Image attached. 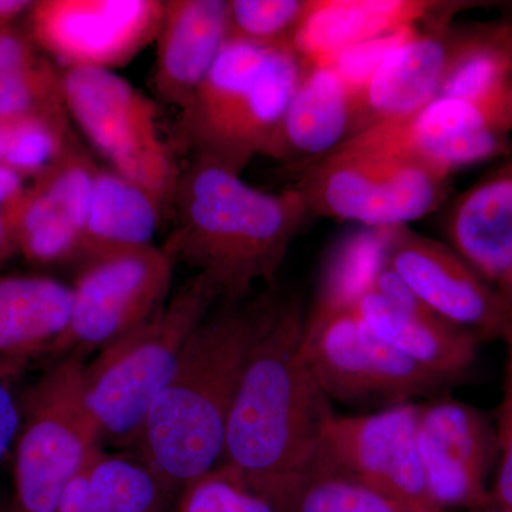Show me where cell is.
Returning <instances> with one entry per match:
<instances>
[{
    "mask_svg": "<svg viewBox=\"0 0 512 512\" xmlns=\"http://www.w3.org/2000/svg\"><path fill=\"white\" fill-rule=\"evenodd\" d=\"M303 325L301 298L275 292L232 402L220 461L274 507L315 463L335 417L302 355Z\"/></svg>",
    "mask_w": 512,
    "mask_h": 512,
    "instance_id": "6da1fadb",
    "label": "cell"
},
{
    "mask_svg": "<svg viewBox=\"0 0 512 512\" xmlns=\"http://www.w3.org/2000/svg\"><path fill=\"white\" fill-rule=\"evenodd\" d=\"M275 292L214 306L147 414L134 444L174 495L221 461L232 402Z\"/></svg>",
    "mask_w": 512,
    "mask_h": 512,
    "instance_id": "7a4b0ae2",
    "label": "cell"
},
{
    "mask_svg": "<svg viewBox=\"0 0 512 512\" xmlns=\"http://www.w3.org/2000/svg\"><path fill=\"white\" fill-rule=\"evenodd\" d=\"M175 227L164 247L197 269L220 301L249 298L258 282L274 286L293 239L311 217L295 187L265 192L212 158L195 156L173 195Z\"/></svg>",
    "mask_w": 512,
    "mask_h": 512,
    "instance_id": "3957f363",
    "label": "cell"
},
{
    "mask_svg": "<svg viewBox=\"0 0 512 512\" xmlns=\"http://www.w3.org/2000/svg\"><path fill=\"white\" fill-rule=\"evenodd\" d=\"M303 72L292 45L229 39L181 110L184 143L194 157L241 175L256 156H268Z\"/></svg>",
    "mask_w": 512,
    "mask_h": 512,
    "instance_id": "277c9868",
    "label": "cell"
},
{
    "mask_svg": "<svg viewBox=\"0 0 512 512\" xmlns=\"http://www.w3.org/2000/svg\"><path fill=\"white\" fill-rule=\"evenodd\" d=\"M220 299L215 286L195 274L160 311L86 363L87 400L101 440L136 443L192 333Z\"/></svg>",
    "mask_w": 512,
    "mask_h": 512,
    "instance_id": "5b68a950",
    "label": "cell"
},
{
    "mask_svg": "<svg viewBox=\"0 0 512 512\" xmlns=\"http://www.w3.org/2000/svg\"><path fill=\"white\" fill-rule=\"evenodd\" d=\"M450 177L403 151L350 137L303 168L293 187L313 217L392 228L436 211L446 198Z\"/></svg>",
    "mask_w": 512,
    "mask_h": 512,
    "instance_id": "8992f818",
    "label": "cell"
},
{
    "mask_svg": "<svg viewBox=\"0 0 512 512\" xmlns=\"http://www.w3.org/2000/svg\"><path fill=\"white\" fill-rule=\"evenodd\" d=\"M83 357L57 359L20 400L13 447V512H56L67 485L101 446Z\"/></svg>",
    "mask_w": 512,
    "mask_h": 512,
    "instance_id": "52a82bcc",
    "label": "cell"
},
{
    "mask_svg": "<svg viewBox=\"0 0 512 512\" xmlns=\"http://www.w3.org/2000/svg\"><path fill=\"white\" fill-rule=\"evenodd\" d=\"M67 113L116 171L157 195L173 200L180 170L161 137L157 107L111 70H62Z\"/></svg>",
    "mask_w": 512,
    "mask_h": 512,
    "instance_id": "ba28073f",
    "label": "cell"
},
{
    "mask_svg": "<svg viewBox=\"0 0 512 512\" xmlns=\"http://www.w3.org/2000/svg\"><path fill=\"white\" fill-rule=\"evenodd\" d=\"M175 259L164 245L97 256L74 279L72 319L56 360L83 357L136 329L168 301Z\"/></svg>",
    "mask_w": 512,
    "mask_h": 512,
    "instance_id": "9c48e42d",
    "label": "cell"
},
{
    "mask_svg": "<svg viewBox=\"0 0 512 512\" xmlns=\"http://www.w3.org/2000/svg\"><path fill=\"white\" fill-rule=\"evenodd\" d=\"M302 355L326 396L338 402L396 406L451 384L382 342L353 309L303 329Z\"/></svg>",
    "mask_w": 512,
    "mask_h": 512,
    "instance_id": "30bf717a",
    "label": "cell"
},
{
    "mask_svg": "<svg viewBox=\"0 0 512 512\" xmlns=\"http://www.w3.org/2000/svg\"><path fill=\"white\" fill-rule=\"evenodd\" d=\"M161 0H40L29 32L62 70L126 66L157 39Z\"/></svg>",
    "mask_w": 512,
    "mask_h": 512,
    "instance_id": "8fae6325",
    "label": "cell"
},
{
    "mask_svg": "<svg viewBox=\"0 0 512 512\" xmlns=\"http://www.w3.org/2000/svg\"><path fill=\"white\" fill-rule=\"evenodd\" d=\"M386 264L441 319L512 346L511 303L453 248L409 225L387 228Z\"/></svg>",
    "mask_w": 512,
    "mask_h": 512,
    "instance_id": "7c38bea8",
    "label": "cell"
},
{
    "mask_svg": "<svg viewBox=\"0 0 512 512\" xmlns=\"http://www.w3.org/2000/svg\"><path fill=\"white\" fill-rule=\"evenodd\" d=\"M417 417L419 406L412 402L365 416H335L315 461L357 478L416 512H437L421 468Z\"/></svg>",
    "mask_w": 512,
    "mask_h": 512,
    "instance_id": "4fadbf2b",
    "label": "cell"
},
{
    "mask_svg": "<svg viewBox=\"0 0 512 512\" xmlns=\"http://www.w3.org/2000/svg\"><path fill=\"white\" fill-rule=\"evenodd\" d=\"M512 101L477 103L436 97L404 119L355 134L357 140L403 151L448 175L511 154Z\"/></svg>",
    "mask_w": 512,
    "mask_h": 512,
    "instance_id": "5bb4252c",
    "label": "cell"
},
{
    "mask_svg": "<svg viewBox=\"0 0 512 512\" xmlns=\"http://www.w3.org/2000/svg\"><path fill=\"white\" fill-rule=\"evenodd\" d=\"M417 448L437 512L491 504L487 480L497 439L480 410L450 397L419 406Z\"/></svg>",
    "mask_w": 512,
    "mask_h": 512,
    "instance_id": "9a60e30c",
    "label": "cell"
},
{
    "mask_svg": "<svg viewBox=\"0 0 512 512\" xmlns=\"http://www.w3.org/2000/svg\"><path fill=\"white\" fill-rule=\"evenodd\" d=\"M353 311L390 348L451 383L477 362L481 340L431 312L387 264Z\"/></svg>",
    "mask_w": 512,
    "mask_h": 512,
    "instance_id": "2e32d148",
    "label": "cell"
},
{
    "mask_svg": "<svg viewBox=\"0 0 512 512\" xmlns=\"http://www.w3.org/2000/svg\"><path fill=\"white\" fill-rule=\"evenodd\" d=\"M97 165L72 140L62 156L28 185L18 249L37 265L80 261Z\"/></svg>",
    "mask_w": 512,
    "mask_h": 512,
    "instance_id": "e0dca14e",
    "label": "cell"
},
{
    "mask_svg": "<svg viewBox=\"0 0 512 512\" xmlns=\"http://www.w3.org/2000/svg\"><path fill=\"white\" fill-rule=\"evenodd\" d=\"M72 286L52 276L0 275V382L55 357L72 319Z\"/></svg>",
    "mask_w": 512,
    "mask_h": 512,
    "instance_id": "ac0fdd59",
    "label": "cell"
},
{
    "mask_svg": "<svg viewBox=\"0 0 512 512\" xmlns=\"http://www.w3.org/2000/svg\"><path fill=\"white\" fill-rule=\"evenodd\" d=\"M448 18L394 47L356 99L353 136L367 128L412 116L436 99L450 56Z\"/></svg>",
    "mask_w": 512,
    "mask_h": 512,
    "instance_id": "d6986e66",
    "label": "cell"
},
{
    "mask_svg": "<svg viewBox=\"0 0 512 512\" xmlns=\"http://www.w3.org/2000/svg\"><path fill=\"white\" fill-rule=\"evenodd\" d=\"M225 0L164 2L154 84L165 103L185 109L229 37Z\"/></svg>",
    "mask_w": 512,
    "mask_h": 512,
    "instance_id": "ffe728a7",
    "label": "cell"
},
{
    "mask_svg": "<svg viewBox=\"0 0 512 512\" xmlns=\"http://www.w3.org/2000/svg\"><path fill=\"white\" fill-rule=\"evenodd\" d=\"M441 6L426 0H308L291 45L303 63L329 64L350 47L419 26Z\"/></svg>",
    "mask_w": 512,
    "mask_h": 512,
    "instance_id": "44dd1931",
    "label": "cell"
},
{
    "mask_svg": "<svg viewBox=\"0 0 512 512\" xmlns=\"http://www.w3.org/2000/svg\"><path fill=\"white\" fill-rule=\"evenodd\" d=\"M355 119V96L339 73L330 64H305L268 156L308 167L353 136Z\"/></svg>",
    "mask_w": 512,
    "mask_h": 512,
    "instance_id": "7402d4cb",
    "label": "cell"
},
{
    "mask_svg": "<svg viewBox=\"0 0 512 512\" xmlns=\"http://www.w3.org/2000/svg\"><path fill=\"white\" fill-rule=\"evenodd\" d=\"M447 235L451 248L498 289L512 269V160L458 195Z\"/></svg>",
    "mask_w": 512,
    "mask_h": 512,
    "instance_id": "603a6c76",
    "label": "cell"
},
{
    "mask_svg": "<svg viewBox=\"0 0 512 512\" xmlns=\"http://www.w3.org/2000/svg\"><path fill=\"white\" fill-rule=\"evenodd\" d=\"M164 207L153 192L97 165L80 264L97 256L156 245Z\"/></svg>",
    "mask_w": 512,
    "mask_h": 512,
    "instance_id": "cb8c5ba5",
    "label": "cell"
},
{
    "mask_svg": "<svg viewBox=\"0 0 512 512\" xmlns=\"http://www.w3.org/2000/svg\"><path fill=\"white\" fill-rule=\"evenodd\" d=\"M437 97L477 103L512 101V25L453 30Z\"/></svg>",
    "mask_w": 512,
    "mask_h": 512,
    "instance_id": "d4e9b609",
    "label": "cell"
},
{
    "mask_svg": "<svg viewBox=\"0 0 512 512\" xmlns=\"http://www.w3.org/2000/svg\"><path fill=\"white\" fill-rule=\"evenodd\" d=\"M28 114L69 116L63 72L29 30L13 23L0 35V119Z\"/></svg>",
    "mask_w": 512,
    "mask_h": 512,
    "instance_id": "484cf974",
    "label": "cell"
},
{
    "mask_svg": "<svg viewBox=\"0 0 512 512\" xmlns=\"http://www.w3.org/2000/svg\"><path fill=\"white\" fill-rule=\"evenodd\" d=\"M386 248L387 228H366L343 238L330 254L303 329L318 328L332 316L352 311L386 265Z\"/></svg>",
    "mask_w": 512,
    "mask_h": 512,
    "instance_id": "4316f807",
    "label": "cell"
},
{
    "mask_svg": "<svg viewBox=\"0 0 512 512\" xmlns=\"http://www.w3.org/2000/svg\"><path fill=\"white\" fill-rule=\"evenodd\" d=\"M90 512H167L174 494L143 463L97 447L87 460Z\"/></svg>",
    "mask_w": 512,
    "mask_h": 512,
    "instance_id": "83f0119b",
    "label": "cell"
},
{
    "mask_svg": "<svg viewBox=\"0 0 512 512\" xmlns=\"http://www.w3.org/2000/svg\"><path fill=\"white\" fill-rule=\"evenodd\" d=\"M276 512H416L357 478L315 461L282 493Z\"/></svg>",
    "mask_w": 512,
    "mask_h": 512,
    "instance_id": "f1b7e54d",
    "label": "cell"
},
{
    "mask_svg": "<svg viewBox=\"0 0 512 512\" xmlns=\"http://www.w3.org/2000/svg\"><path fill=\"white\" fill-rule=\"evenodd\" d=\"M308 0H229V37L259 46L291 45Z\"/></svg>",
    "mask_w": 512,
    "mask_h": 512,
    "instance_id": "f546056e",
    "label": "cell"
},
{
    "mask_svg": "<svg viewBox=\"0 0 512 512\" xmlns=\"http://www.w3.org/2000/svg\"><path fill=\"white\" fill-rule=\"evenodd\" d=\"M174 512H276L228 467L218 464L178 494Z\"/></svg>",
    "mask_w": 512,
    "mask_h": 512,
    "instance_id": "4dcf8cb0",
    "label": "cell"
},
{
    "mask_svg": "<svg viewBox=\"0 0 512 512\" xmlns=\"http://www.w3.org/2000/svg\"><path fill=\"white\" fill-rule=\"evenodd\" d=\"M416 30L417 26H412V28H404L389 33V35L367 40V42L350 47L340 53L329 64L339 73L356 100L357 96L365 89L370 77L376 72L377 67L383 62L384 57L389 55L394 47L404 42L407 37L412 36Z\"/></svg>",
    "mask_w": 512,
    "mask_h": 512,
    "instance_id": "1f68e13d",
    "label": "cell"
},
{
    "mask_svg": "<svg viewBox=\"0 0 512 512\" xmlns=\"http://www.w3.org/2000/svg\"><path fill=\"white\" fill-rule=\"evenodd\" d=\"M505 359L503 397L498 407L495 439H497V471H495L491 504L498 510L512 512V346Z\"/></svg>",
    "mask_w": 512,
    "mask_h": 512,
    "instance_id": "d6a6232c",
    "label": "cell"
},
{
    "mask_svg": "<svg viewBox=\"0 0 512 512\" xmlns=\"http://www.w3.org/2000/svg\"><path fill=\"white\" fill-rule=\"evenodd\" d=\"M26 190V178L0 164V266L19 252V220Z\"/></svg>",
    "mask_w": 512,
    "mask_h": 512,
    "instance_id": "836d02e7",
    "label": "cell"
},
{
    "mask_svg": "<svg viewBox=\"0 0 512 512\" xmlns=\"http://www.w3.org/2000/svg\"><path fill=\"white\" fill-rule=\"evenodd\" d=\"M20 420V402L13 394L12 386L0 382V466L15 447Z\"/></svg>",
    "mask_w": 512,
    "mask_h": 512,
    "instance_id": "e575fe53",
    "label": "cell"
},
{
    "mask_svg": "<svg viewBox=\"0 0 512 512\" xmlns=\"http://www.w3.org/2000/svg\"><path fill=\"white\" fill-rule=\"evenodd\" d=\"M498 291L503 293L505 298L508 299V302L512 305V269L510 271V274L505 276L503 281H501V284L498 285Z\"/></svg>",
    "mask_w": 512,
    "mask_h": 512,
    "instance_id": "d590c367",
    "label": "cell"
},
{
    "mask_svg": "<svg viewBox=\"0 0 512 512\" xmlns=\"http://www.w3.org/2000/svg\"><path fill=\"white\" fill-rule=\"evenodd\" d=\"M9 26L12 25H3V23H0V35H2V33L5 32V30L8 29Z\"/></svg>",
    "mask_w": 512,
    "mask_h": 512,
    "instance_id": "8d00e7d4",
    "label": "cell"
},
{
    "mask_svg": "<svg viewBox=\"0 0 512 512\" xmlns=\"http://www.w3.org/2000/svg\"><path fill=\"white\" fill-rule=\"evenodd\" d=\"M481 512H507V511L498 510V508H495V510H493V511H481Z\"/></svg>",
    "mask_w": 512,
    "mask_h": 512,
    "instance_id": "74e56055",
    "label": "cell"
},
{
    "mask_svg": "<svg viewBox=\"0 0 512 512\" xmlns=\"http://www.w3.org/2000/svg\"><path fill=\"white\" fill-rule=\"evenodd\" d=\"M0 512H13V511H12V508H8V510H2Z\"/></svg>",
    "mask_w": 512,
    "mask_h": 512,
    "instance_id": "f35d334b",
    "label": "cell"
},
{
    "mask_svg": "<svg viewBox=\"0 0 512 512\" xmlns=\"http://www.w3.org/2000/svg\"><path fill=\"white\" fill-rule=\"evenodd\" d=\"M511 154H512V140H511Z\"/></svg>",
    "mask_w": 512,
    "mask_h": 512,
    "instance_id": "ab89813d",
    "label": "cell"
}]
</instances>
